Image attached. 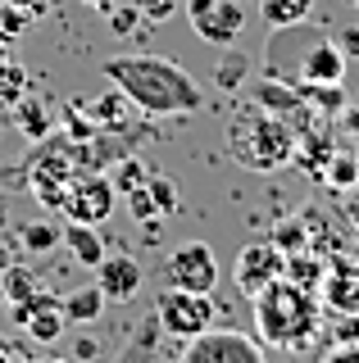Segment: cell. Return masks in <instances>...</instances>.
Wrapping results in <instances>:
<instances>
[{
    "mask_svg": "<svg viewBox=\"0 0 359 363\" xmlns=\"http://www.w3.org/2000/svg\"><path fill=\"white\" fill-rule=\"evenodd\" d=\"M177 363H268L260 340L237 332V327H209L182 345Z\"/></svg>",
    "mask_w": 359,
    "mask_h": 363,
    "instance_id": "obj_6",
    "label": "cell"
},
{
    "mask_svg": "<svg viewBox=\"0 0 359 363\" xmlns=\"http://www.w3.org/2000/svg\"><path fill=\"white\" fill-rule=\"evenodd\" d=\"M250 105H260L268 113H277V118H287L296 132L309 128L314 109L305 105V96H300L291 82H277V77H260V82H250Z\"/></svg>",
    "mask_w": 359,
    "mask_h": 363,
    "instance_id": "obj_11",
    "label": "cell"
},
{
    "mask_svg": "<svg viewBox=\"0 0 359 363\" xmlns=\"http://www.w3.org/2000/svg\"><path fill=\"white\" fill-rule=\"evenodd\" d=\"M155 323H160L164 336L192 340V336H200V332H209V327H214V295L182 291V286H164L160 300H155Z\"/></svg>",
    "mask_w": 359,
    "mask_h": 363,
    "instance_id": "obj_5",
    "label": "cell"
},
{
    "mask_svg": "<svg viewBox=\"0 0 359 363\" xmlns=\"http://www.w3.org/2000/svg\"><path fill=\"white\" fill-rule=\"evenodd\" d=\"M87 5H96V9H105V14H109V9H114V0H87Z\"/></svg>",
    "mask_w": 359,
    "mask_h": 363,
    "instance_id": "obj_39",
    "label": "cell"
},
{
    "mask_svg": "<svg viewBox=\"0 0 359 363\" xmlns=\"http://www.w3.org/2000/svg\"><path fill=\"white\" fill-rule=\"evenodd\" d=\"M60 245H69V255L82 268H96L100 259H105V236H100V227L77 223V218H69V223L60 227Z\"/></svg>",
    "mask_w": 359,
    "mask_h": 363,
    "instance_id": "obj_15",
    "label": "cell"
},
{
    "mask_svg": "<svg viewBox=\"0 0 359 363\" xmlns=\"http://www.w3.org/2000/svg\"><path fill=\"white\" fill-rule=\"evenodd\" d=\"M314 5L319 0H260V14H264V23L268 28H296V23H305L309 14H314Z\"/></svg>",
    "mask_w": 359,
    "mask_h": 363,
    "instance_id": "obj_18",
    "label": "cell"
},
{
    "mask_svg": "<svg viewBox=\"0 0 359 363\" xmlns=\"http://www.w3.org/2000/svg\"><path fill=\"white\" fill-rule=\"evenodd\" d=\"M319 291H323V304H328V309L355 313V309H359V268L346 264V259H336V264L323 272Z\"/></svg>",
    "mask_w": 359,
    "mask_h": 363,
    "instance_id": "obj_14",
    "label": "cell"
},
{
    "mask_svg": "<svg viewBox=\"0 0 359 363\" xmlns=\"http://www.w3.org/2000/svg\"><path fill=\"white\" fill-rule=\"evenodd\" d=\"M100 73L145 118H192L205 109V86L177 60H164V55H114L100 64Z\"/></svg>",
    "mask_w": 359,
    "mask_h": 363,
    "instance_id": "obj_1",
    "label": "cell"
},
{
    "mask_svg": "<svg viewBox=\"0 0 359 363\" xmlns=\"http://www.w3.org/2000/svg\"><path fill=\"white\" fill-rule=\"evenodd\" d=\"M137 18H141L137 0H132V5H114V9H109V28H114V37H128V32L137 28Z\"/></svg>",
    "mask_w": 359,
    "mask_h": 363,
    "instance_id": "obj_29",
    "label": "cell"
},
{
    "mask_svg": "<svg viewBox=\"0 0 359 363\" xmlns=\"http://www.w3.org/2000/svg\"><path fill=\"white\" fill-rule=\"evenodd\" d=\"M241 77H245V60H223V68H219V86L223 91H237Z\"/></svg>",
    "mask_w": 359,
    "mask_h": 363,
    "instance_id": "obj_33",
    "label": "cell"
},
{
    "mask_svg": "<svg viewBox=\"0 0 359 363\" xmlns=\"http://www.w3.org/2000/svg\"><path fill=\"white\" fill-rule=\"evenodd\" d=\"M323 272H328V268H323L319 259H309V250H291V255H287V277H291V281H300V286L319 291Z\"/></svg>",
    "mask_w": 359,
    "mask_h": 363,
    "instance_id": "obj_23",
    "label": "cell"
},
{
    "mask_svg": "<svg viewBox=\"0 0 359 363\" xmlns=\"http://www.w3.org/2000/svg\"><path fill=\"white\" fill-rule=\"evenodd\" d=\"M73 354H77V359H96V340H87V336H82V340L73 345Z\"/></svg>",
    "mask_w": 359,
    "mask_h": 363,
    "instance_id": "obj_37",
    "label": "cell"
},
{
    "mask_svg": "<svg viewBox=\"0 0 359 363\" xmlns=\"http://www.w3.org/2000/svg\"><path fill=\"white\" fill-rule=\"evenodd\" d=\"M96 286L105 291L109 304L137 300V291H141V264L132 255H109V250H105V259L96 264Z\"/></svg>",
    "mask_w": 359,
    "mask_h": 363,
    "instance_id": "obj_13",
    "label": "cell"
},
{
    "mask_svg": "<svg viewBox=\"0 0 359 363\" xmlns=\"http://www.w3.org/2000/svg\"><path fill=\"white\" fill-rule=\"evenodd\" d=\"M164 281L168 286H182V291H200V295H214L219 286V259L205 241H187L177 250L164 255Z\"/></svg>",
    "mask_w": 359,
    "mask_h": 363,
    "instance_id": "obj_7",
    "label": "cell"
},
{
    "mask_svg": "<svg viewBox=\"0 0 359 363\" xmlns=\"http://www.w3.org/2000/svg\"><path fill=\"white\" fill-rule=\"evenodd\" d=\"M0 60H9V41L5 37H0Z\"/></svg>",
    "mask_w": 359,
    "mask_h": 363,
    "instance_id": "obj_41",
    "label": "cell"
},
{
    "mask_svg": "<svg viewBox=\"0 0 359 363\" xmlns=\"http://www.w3.org/2000/svg\"><path fill=\"white\" fill-rule=\"evenodd\" d=\"M9 177H23V164H0V182H9Z\"/></svg>",
    "mask_w": 359,
    "mask_h": 363,
    "instance_id": "obj_38",
    "label": "cell"
},
{
    "mask_svg": "<svg viewBox=\"0 0 359 363\" xmlns=\"http://www.w3.org/2000/svg\"><path fill=\"white\" fill-rule=\"evenodd\" d=\"M250 309H255L260 340H268V345H277V350H300L319 336V313H323L319 291L291 281L287 272L277 281H268L264 291L250 295Z\"/></svg>",
    "mask_w": 359,
    "mask_h": 363,
    "instance_id": "obj_2",
    "label": "cell"
},
{
    "mask_svg": "<svg viewBox=\"0 0 359 363\" xmlns=\"http://www.w3.org/2000/svg\"><path fill=\"white\" fill-rule=\"evenodd\" d=\"M323 363H359V350H355V345H336Z\"/></svg>",
    "mask_w": 359,
    "mask_h": 363,
    "instance_id": "obj_36",
    "label": "cell"
},
{
    "mask_svg": "<svg viewBox=\"0 0 359 363\" xmlns=\"http://www.w3.org/2000/svg\"><path fill=\"white\" fill-rule=\"evenodd\" d=\"M150 363H168V359H160V354H155V359H150ZM173 363H177V359H173Z\"/></svg>",
    "mask_w": 359,
    "mask_h": 363,
    "instance_id": "obj_42",
    "label": "cell"
},
{
    "mask_svg": "<svg viewBox=\"0 0 359 363\" xmlns=\"http://www.w3.org/2000/svg\"><path fill=\"white\" fill-rule=\"evenodd\" d=\"M336 45H341V55H346V60H359V28H346Z\"/></svg>",
    "mask_w": 359,
    "mask_h": 363,
    "instance_id": "obj_35",
    "label": "cell"
},
{
    "mask_svg": "<svg viewBox=\"0 0 359 363\" xmlns=\"http://www.w3.org/2000/svg\"><path fill=\"white\" fill-rule=\"evenodd\" d=\"M228 141H232V159H237L241 168H250V173H277L282 164L296 159L300 132L291 128L287 118L250 105V109H241L237 118H232Z\"/></svg>",
    "mask_w": 359,
    "mask_h": 363,
    "instance_id": "obj_3",
    "label": "cell"
},
{
    "mask_svg": "<svg viewBox=\"0 0 359 363\" xmlns=\"http://www.w3.org/2000/svg\"><path fill=\"white\" fill-rule=\"evenodd\" d=\"M300 82H346L341 45L328 41V37H314L305 45V55H300V64H296V77H291V86H300Z\"/></svg>",
    "mask_w": 359,
    "mask_h": 363,
    "instance_id": "obj_12",
    "label": "cell"
},
{
    "mask_svg": "<svg viewBox=\"0 0 359 363\" xmlns=\"http://www.w3.org/2000/svg\"><path fill=\"white\" fill-rule=\"evenodd\" d=\"M28 28H32V9L18 5V0H0V37H5V41H18Z\"/></svg>",
    "mask_w": 359,
    "mask_h": 363,
    "instance_id": "obj_25",
    "label": "cell"
},
{
    "mask_svg": "<svg viewBox=\"0 0 359 363\" xmlns=\"http://www.w3.org/2000/svg\"><path fill=\"white\" fill-rule=\"evenodd\" d=\"M28 68L23 64H14V60H0V105L5 109H14L18 100L28 96Z\"/></svg>",
    "mask_w": 359,
    "mask_h": 363,
    "instance_id": "obj_22",
    "label": "cell"
},
{
    "mask_svg": "<svg viewBox=\"0 0 359 363\" xmlns=\"http://www.w3.org/2000/svg\"><path fill=\"white\" fill-rule=\"evenodd\" d=\"M137 9H141L145 23H164V18H173L177 0H137Z\"/></svg>",
    "mask_w": 359,
    "mask_h": 363,
    "instance_id": "obj_31",
    "label": "cell"
},
{
    "mask_svg": "<svg viewBox=\"0 0 359 363\" xmlns=\"http://www.w3.org/2000/svg\"><path fill=\"white\" fill-rule=\"evenodd\" d=\"M73 173H77V164L69 159V150H64V136H55V132L41 141V150L23 164L28 191L37 196L41 209H50V213H64V200H69Z\"/></svg>",
    "mask_w": 359,
    "mask_h": 363,
    "instance_id": "obj_4",
    "label": "cell"
},
{
    "mask_svg": "<svg viewBox=\"0 0 359 363\" xmlns=\"http://www.w3.org/2000/svg\"><path fill=\"white\" fill-rule=\"evenodd\" d=\"M336 340L359 350V318H355V313H346V318H341V327H336Z\"/></svg>",
    "mask_w": 359,
    "mask_h": 363,
    "instance_id": "obj_34",
    "label": "cell"
},
{
    "mask_svg": "<svg viewBox=\"0 0 359 363\" xmlns=\"http://www.w3.org/2000/svg\"><path fill=\"white\" fill-rule=\"evenodd\" d=\"M87 118L96 123V128H105V132H123L132 123V100L123 96V91L114 86L109 96H96V100H87Z\"/></svg>",
    "mask_w": 359,
    "mask_h": 363,
    "instance_id": "obj_16",
    "label": "cell"
},
{
    "mask_svg": "<svg viewBox=\"0 0 359 363\" xmlns=\"http://www.w3.org/2000/svg\"><path fill=\"white\" fill-rule=\"evenodd\" d=\"M145 191H150V204H155V213H160V218H173L177 204H182V196H177V186H173V177L150 173V177H145Z\"/></svg>",
    "mask_w": 359,
    "mask_h": 363,
    "instance_id": "obj_24",
    "label": "cell"
},
{
    "mask_svg": "<svg viewBox=\"0 0 359 363\" xmlns=\"http://www.w3.org/2000/svg\"><path fill=\"white\" fill-rule=\"evenodd\" d=\"M28 336L32 340H41V345H50V340H60L64 336V309L60 304H46V309H37V313H28Z\"/></svg>",
    "mask_w": 359,
    "mask_h": 363,
    "instance_id": "obj_21",
    "label": "cell"
},
{
    "mask_svg": "<svg viewBox=\"0 0 359 363\" xmlns=\"http://www.w3.org/2000/svg\"><path fill=\"white\" fill-rule=\"evenodd\" d=\"M60 245V227L55 223H28L23 227V250L28 255H50Z\"/></svg>",
    "mask_w": 359,
    "mask_h": 363,
    "instance_id": "obj_26",
    "label": "cell"
},
{
    "mask_svg": "<svg viewBox=\"0 0 359 363\" xmlns=\"http://www.w3.org/2000/svg\"><path fill=\"white\" fill-rule=\"evenodd\" d=\"M14 123H18V132L28 136V141H46V136L55 132V109L50 105H41V100H18L14 105Z\"/></svg>",
    "mask_w": 359,
    "mask_h": 363,
    "instance_id": "obj_17",
    "label": "cell"
},
{
    "mask_svg": "<svg viewBox=\"0 0 359 363\" xmlns=\"http://www.w3.org/2000/svg\"><path fill=\"white\" fill-rule=\"evenodd\" d=\"M114 168H118V173H114V191H137V186H145V177H150L137 159H128V155H123Z\"/></svg>",
    "mask_w": 359,
    "mask_h": 363,
    "instance_id": "obj_28",
    "label": "cell"
},
{
    "mask_svg": "<svg viewBox=\"0 0 359 363\" xmlns=\"http://www.w3.org/2000/svg\"><path fill=\"white\" fill-rule=\"evenodd\" d=\"M282 272H287V250L277 241H255V245H241L232 277H237L241 295H255V291H264L268 281H277Z\"/></svg>",
    "mask_w": 359,
    "mask_h": 363,
    "instance_id": "obj_10",
    "label": "cell"
},
{
    "mask_svg": "<svg viewBox=\"0 0 359 363\" xmlns=\"http://www.w3.org/2000/svg\"><path fill=\"white\" fill-rule=\"evenodd\" d=\"M105 291L100 286H82V291H73L69 300H60V309H64V318L69 323H96L100 313H105Z\"/></svg>",
    "mask_w": 359,
    "mask_h": 363,
    "instance_id": "obj_19",
    "label": "cell"
},
{
    "mask_svg": "<svg viewBox=\"0 0 359 363\" xmlns=\"http://www.w3.org/2000/svg\"><path fill=\"white\" fill-rule=\"evenodd\" d=\"M5 354H9V340H5V336H0V363H5Z\"/></svg>",
    "mask_w": 359,
    "mask_h": 363,
    "instance_id": "obj_40",
    "label": "cell"
},
{
    "mask_svg": "<svg viewBox=\"0 0 359 363\" xmlns=\"http://www.w3.org/2000/svg\"><path fill=\"white\" fill-rule=\"evenodd\" d=\"M32 291H37V286H32V277H28L23 268H9V272H5V295H9L14 304H18V300H28Z\"/></svg>",
    "mask_w": 359,
    "mask_h": 363,
    "instance_id": "obj_30",
    "label": "cell"
},
{
    "mask_svg": "<svg viewBox=\"0 0 359 363\" xmlns=\"http://www.w3.org/2000/svg\"><path fill=\"white\" fill-rule=\"evenodd\" d=\"M41 363H64V359H41Z\"/></svg>",
    "mask_w": 359,
    "mask_h": 363,
    "instance_id": "obj_43",
    "label": "cell"
},
{
    "mask_svg": "<svg viewBox=\"0 0 359 363\" xmlns=\"http://www.w3.org/2000/svg\"><path fill=\"white\" fill-rule=\"evenodd\" d=\"M114 200H118V191H114V177L109 173H96V168H77L73 182H69V200H64V213L77 223H92L100 227L114 213Z\"/></svg>",
    "mask_w": 359,
    "mask_h": 363,
    "instance_id": "obj_8",
    "label": "cell"
},
{
    "mask_svg": "<svg viewBox=\"0 0 359 363\" xmlns=\"http://www.w3.org/2000/svg\"><path fill=\"white\" fill-rule=\"evenodd\" d=\"M128 204H132V213H137V223H150V218H160V213H155V204H150V191H145V186L128 191Z\"/></svg>",
    "mask_w": 359,
    "mask_h": 363,
    "instance_id": "obj_32",
    "label": "cell"
},
{
    "mask_svg": "<svg viewBox=\"0 0 359 363\" xmlns=\"http://www.w3.org/2000/svg\"><path fill=\"white\" fill-rule=\"evenodd\" d=\"M187 18L205 45H232L245 28V5L241 0H187Z\"/></svg>",
    "mask_w": 359,
    "mask_h": 363,
    "instance_id": "obj_9",
    "label": "cell"
},
{
    "mask_svg": "<svg viewBox=\"0 0 359 363\" xmlns=\"http://www.w3.org/2000/svg\"><path fill=\"white\" fill-rule=\"evenodd\" d=\"M160 336H164V332H160V323H155V318H145L137 332H132V340L123 345L118 363H150L155 354H160Z\"/></svg>",
    "mask_w": 359,
    "mask_h": 363,
    "instance_id": "obj_20",
    "label": "cell"
},
{
    "mask_svg": "<svg viewBox=\"0 0 359 363\" xmlns=\"http://www.w3.org/2000/svg\"><path fill=\"white\" fill-rule=\"evenodd\" d=\"M323 177H328L332 191H350V186H359V164L346 159V155H332L328 168H323Z\"/></svg>",
    "mask_w": 359,
    "mask_h": 363,
    "instance_id": "obj_27",
    "label": "cell"
},
{
    "mask_svg": "<svg viewBox=\"0 0 359 363\" xmlns=\"http://www.w3.org/2000/svg\"><path fill=\"white\" fill-rule=\"evenodd\" d=\"M355 5H359V0H355Z\"/></svg>",
    "mask_w": 359,
    "mask_h": 363,
    "instance_id": "obj_44",
    "label": "cell"
}]
</instances>
